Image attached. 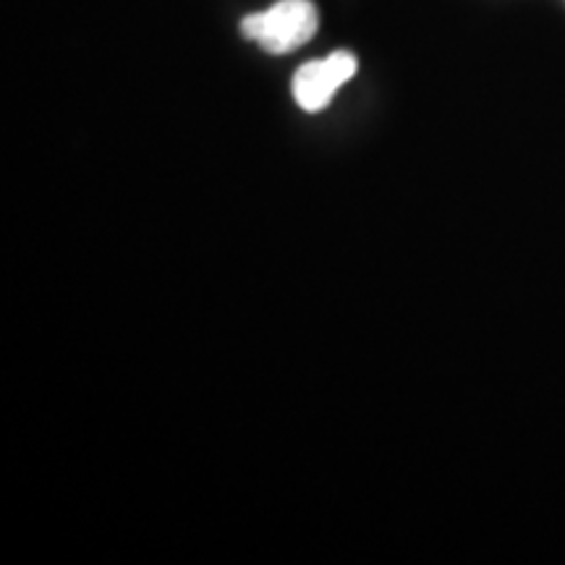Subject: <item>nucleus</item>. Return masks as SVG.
<instances>
[{"mask_svg": "<svg viewBox=\"0 0 565 565\" xmlns=\"http://www.w3.org/2000/svg\"><path fill=\"white\" fill-rule=\"evenodd\" d=\"M320 13L312 0H278L267 11L242 19V34L270 55L294 53L317 34Z\"/></svg>", "mask_w": 565, "mask_h": 565, "instance_id": "nucleus-1", "label": "nucleus"}, {"mask_svg": "<svg viewBox=\"0 0 565 565\" xmlns=\"http://www.w3.org/2000/svg\"><path fill=\"white\" fill-rule=\"evenodd\" d=\"M356 74V58L349 51H335L322 61H309L294 76V100L301 110L320 113L333 103L335 92Z\"/></svg>", "mask_w": 565, "mask_h": 565, "instance_id": "nucleus-2", "label": "nucleus"}]
</instances>
